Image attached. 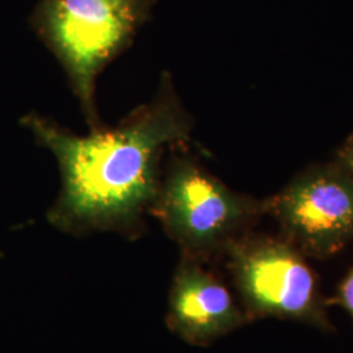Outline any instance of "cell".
<instances>
[{
    "label": "cell",
    "mask_w": 353,
    "mask_h": 353,
    "mask_svg": "<svg viewBox=\"0 0 353 353\" xmlns=\"http://www.w3.org/2000/svg\"><path fill=\"white\" fill-rule=\"evenodd\" d=\"M21 123L58 163L61 190L48 211L51 225L75 237L110 232L130 240L145 232L165 156L188 147L194 127L168 71L151 100L117 126L77 135L37 113Z\"/></svg>",
    "instance_id": "1"
},
{
    "label": "cell",
    "mask_w": 353,
    "mask_h": 353,
    "mask_svg": "<svg viewBox=\"0 0 353 353\" xmlns=\"http://www.w3.org/2000/svg\"><path fill=\"white\" fill-rule=\"evenodd\" d=\"M335 163L353 176V135L343 141L335 154Z\"/></svg>",
    "instance_id": "7"
},
{
    "label": "cell",
    "mask_w": 353,
    "mask_h": 353,
    "mask_svg": "<svg viewBox=\"0 0 353 353\" xmlns=\"http://www.w3.org/2000/svg\"><path fill=\"white\" fill-rule=\"evenodd\" d=\"M248 309L325 326L316 280L301 252L287 240L243 234L224 252Z\"/></svg>",
    "instance_id": "4"
},
{
    "label": "cell",
    "mask_w": 353,
    "mask_h": 353,
    "mask_svg": "<svg viewBox=\"0 0 353 353\" xmlns=\"http://www.w3.org/2000/svg\"><path fill=\"white\" fill-rule=\"evenodd\" d=\"M338 301L353 318V270L341 283L338 293Z\"/></svg>",
    "instance_id": "8"
},
{
    "label": "cell",
    "mask_w": 353,
    "mask_h": 353,
    "mask_svg": "<svg viewBox=\"0 0 353 353\" xmlns=\"http://www.w3.org/2000/svg\"><path fill=\"white\" fill-rule=\"evenodd\" d=\"M157 0H41L30 17L39 39L67 76L90 131L105 126L97 79L126 51Z\"/></svg>",
    "instance_id": "2"
},
{
    "label": "cell",
    "mask_w": 353,
    "mask_h": 353,
    "mask_svg": "<svg viewBox=\"0 0 353 353\" xmlns=\"http://www.w3.org/2000/svg\"><path fill=\"white\" fill-rule=\"evenodd\" d=\"M0 255H1V252H0Z\"/></svg>",
    "instance_id": "9"
},
{
    "label": "cell",
    "mask_w": 353,
    "mask_h": 353,
    "mask_svg": "<svg viewBox=\"0 0 353 353\" xmlns=\"http://www.w3.org/2000/svg\"><path fill=\"white\" fill-rule=\"evenodd\" d=\"M152 214L181 255L208 261L224 254L265 214V201L236 192L204 169L188 147L168 152Z\"/></svg>",
    "instance_id": "3"
},
{
    "label": "cell",
    "mask_w": 353,
    "mask_h": 353,
    "mask_svg": "<svg viewBox=\"0 0 353 353\" xmlns=\"http://www.w3.org/2000/svg\"><path fill=\"white\" fill-rule=\"evenodd\" d=\"M246 322L230 292L204 262L181 255L169 292V330L191 345H208Z\"/></svg>",
    "instance_id": "6"
},
{
    "label": "cell",
    "mask_w": 353,
    "mask_h": 353,
    "mask_svg": "<svg viewBox=\"0 0 353 353\" xmlns=\"http://www.w3.org/2000/svg\"><path fill=\"white\" fill-rule=\"evenodd\" d=\"M265 214L299 252L334 255L353 240V176L335 161L309 166L265 199Z\"/></svg>",
    "instance_id": "5"
}]
</instances>
